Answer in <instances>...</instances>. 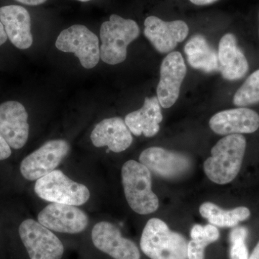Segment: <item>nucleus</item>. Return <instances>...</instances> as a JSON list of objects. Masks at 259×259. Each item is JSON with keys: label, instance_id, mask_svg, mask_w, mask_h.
<instances>
[{"label": "nucleus", "instance_id": "c756f323", "mask_svg": "<svg viewBox=\"0 0 259 259\" xmlns=\"http://www.w3.org/2000/svg\"><path fill=\"white\" fill-rule=\"evenodd\" d=\"M248 259H259V242L256 246L255 247L254 249H253L251 255H250Z\"/></svg>", "mask_w": 259, "mask_h": 259}, {"label": "nucleus", "instance_id": "7c9ffc66", "mask_svg": "<svg viewBox=\"0 0 259 259\" xmlns=\"http://www.w3.org/2000/svg\"><path fill=\"white\" fill-rule=\"evenodd\" d=\"M78 1L83 2V3H86V2L90 1V0H78Z\"/></svg>", "mask_w": 259, "mask_h": 259}, {"label": "nucleus", "instance_id": "7ed1b4c3", "mask_svg": "<svg viewBox=\"0 0 259 259\" xmlns=\"http://www.w3.org/2000/svg\"><path fill=\"white\" fill-rule=\"evenodd\" d=\"M121 175L125 198L131 209L140 214L156 212L159 202L151 188V171L147 167L129 160L122 166Z\"/></svg>", "mask_w": 259, "mask_h": 259}, {"label": "nucleus", "instance_id": "b1692460", "mask_svg": "<svg viewBox=\"0 0 259 259\" xmlns=\"http://www.w3.org/2000/svg\"><path fill=\"white\" fill-rule=\"evenodd\" d=\"M231 259H248V250L245 241H238L231 243L230 250Z\"/></svg>", "mask_w": 259, "mask_h": 259}, {"label": "nucleus", "instance_id": "6e6552de", "mask_svg": "<svg viewBox=\"0 0 259 259\" xmlns=\"http://www.w3.org/2000/svg\"><path fill=\"white\" fill-rule=\"evenodd\" d=\"M64 140H51L26 156L20 163V172L27 180H37L56 170L69 153Z\"/></svg>", "mask_w": 259, "mask_h": 259}, {"label": "nucleus", "instance_id": "423d86ee", "mask_svg": "<svg viewBox=\"0 0 259 259\" xmlns=\"http://www.w3.org/2000/svg\"><path fill=\"white\" fill-rule=\"evenodd\" d=\"M56 47L63 52L74 54L85 69L95 67L100 59L98 37L84 25H74L61 31Z\"/></svg>", "mask_w": 259, "mask_h": 259}, {"label": "nucleus", "instance_id": "f8f14e48", "mask_svg": "<svg viewBox=\"0 0 259 259\" xmlns=\"http://www.w3.org/2000/svg\"><path fill=\"white\" fill-rule=\"evenodd\" d=\"M92 240L97 249L114 259H140L141 254L134 241L123 238L120 230L112 223H97L92 231Z\"/></svg>", "mask_w": 259, "mask_h": 259}, {"label": "nucleus", "instance_id": "5701e85b", "mask_svg": "<svg viewBox=\"0 0 259 259\" xmlns=\"http://www.w3.org/2000/svg\"><path fill=\"white\" fill-rule=\"evenodd\" d=\"M259 102V69L248 76L233 97V104L245 107Z\"/></svg>", "mask_w": 259, "mask_h": 259}, {"label": "nucleus", "instance_id": "f3484780", "mask_svg": "<svg viewBox=\"0 0 259 259\" xmlns=\"http://www.w3.org/2000/svg\"><path fill=\"white\" fill-rule=\"evenodd\" d=\"M91 141L97 148L107 146L112 152L120 153L131 146L134 139L125 120L115 117L99 122L92 132Z\"/></svg>", "mask_w": 259, "mask_h": 259}, {"label": "nucleus", "instance_id": "c85d7f7f", "mask_svg": "<svg viewBox=\"0 0 259 259\" xmlns=\"http://www.w3.org/2000/svg\"><path fill=\"white\" fill-rule=\"evenodd\" d=\"M190 1L196 5H207L212 4L218 0H190Z\"/></svg>", "mask_w": 259, "mask_h": 259}, {"label": "nucleus", "instance_id": "a211bd4d", "mask_svg": "<svg viewBox=\"0 0 259 259\" xmlns=\"http://www.w3.org/2000/svg\"><path fill=\"white\" fill-rule=\"evenodd\" d=\"M219 71L225 79L235 81L244 77L249 69L248 60L237 44L233 34L223 35L218 47Z\"/></svg>", "mask_w": 259, "mask_h": 259}, {"label": "nucleus", "instance_id": "f03ea898", "mask_svg": "<svg viewBox=\"0 0 259 259\" xmlns=\"http://www.w3.org/2000/svg\"><path fill=\"white\" fill-rule=\"evenodd\" d=\"M140 245L151 259H188V241L158 218H152L146 223Z\"/></svg>", "mask_w": 259, "mask_h": 259}, {"label": "nucleus", "instance_id": "9b49d317", "mask_svg": "<svg viewBox=\"0 0 259 259\" xmlns=\"http://www.w3.org/2000/svg\"><path fill=\"white\" fill-rule=\"evenodd\" d=\"M139 161L150 171L166 179L184 176L192 166V161L188 156L160 147L144 150L140 155Z\"/></svg>", "mask_w": 259, "mask_h": 259}, {"label": "nucleus", "instance_id": "39448f33", "mask_svg": "<svg viewBox=\"0 0 259 259\" xmlns=\"http://www.w3.org/2000/svg\"><path fill=\"white\" fill-rule=\"evenodd\" d=\"M34 190L40 198L54 203L80 206L90 197L86 186L71 180L58 169L37 180Z\"/></svg>", "mask_w": 259, "mask_h": 259}, {"label": "nucleus", "instance_id": "6ab92c4d", "mask_svg": "<svg viewBox=\"0 0 259 259\" xmlns=\"http://www.w3.org/2000/svg\"><path fill=\"white\" fill-rule=\"evenodd\" d=\"M162 120L161 105L157 97H146L144 105L140 110L126 115L125 122L134 136L144 135L146 137L150 138L158 134Z\"/></svg>", "mask_w": 259, "mask_h": 259}, {"label": "nucleus", "instance_id": "aec40b11", "mask_svg": "<svg viewBox=\"0 0 259 259\" xmlns=\"http://www.w3.org/2000/svg\"><path fill=\"white\" fill-rule=\"evenodd\" d=\"M185 52L189 64L194 69L205 73L219 71L218 53L202 35L191 37L186 44Z\"/></svg>", "mask_w": 259, "mask_h": 259}, {"label": "nucleus", "instance_id": "2eb2a0df", "mask_svg": "<svg viewBox=\"0 0 259 259\" xmlns=\"http://www.w3.org/2000/svg\"><path fill=\"white\" fill-rule=\"evenodd\" d=\"M209 125L221 136L252 134L259 128V115L246 107L223 110L211 117Z\"/></svg>", "mask_w": 259, "mask_h": 259}, {"label": "nucleus", "instance_id": "393cba45", "mask_svg": "<svg viewBox=\"0 0 259 259\" xmlns=\"http://www.w3.org/2000/svg\"><path fill=\"white\" fill-rule=\"evenodd\" d=\"M248 236V231L244 227H237L231 231L230 235L231 243L238 241H245Z\"/></svg>", "mask_w": 259, "mask_h": 259}, {"label": "nucleus", "instance_id": "ddd939ff", "mask_svg": "<svg viewBox=\"0 0 259 259\" xmlns=\"http://www.w3.org/2000/svg\"><path fill=\"white\" fill-rule=\"evenodd\" d=\"M144 26L145 36L161 54L171 53L189 34L188 25L182 20L166 22L149 16L145 20Z\"/></svg>", "mask_w": 259, "mask_h": 259}, {"label": "nucleus", "instance_id": "4468645a", "mask_svg": "<svg viewBox=\"0 0 259 259\" xmlns=\"http://www.w3.org/2000/svg\"><path fill=\"white\" fill-rule=\"evenodd\" d=\"M28 114L20 102L8 101L0 105V134L10 147L20 149L29 136Z\"/></svg>", "mask_w": 259, "mask_h": 259}, {"label": "nucleus", "instance_id": "f257e3e1", "mask_svg": "<svg viewBox=\"0 0 259 259\" xmlns=\"http://www.w3.org/2000/svg\"><path fill=\"white\" fill-rule=\"evenodd\" d=\"M245 148L246 140L241 134L229 135L220 140L204 162V173L218 185L230 183L241 170Z\"/></svg>", "mask_w": 259, "mask_h": 259}, {"label": "nucleus", "instance_id": "dca6fc26", "mask_svg": "<svg viewBox=\"0 0 259 259\" xmlns=\"http://www.w3.org/2000/svg\"><path fill=\"white\" fill-rule=\"evenodd\" d=\"M0 21L10 42L19 49L31 47V18L28 10L19 5H7L0 8Z\"/></svg>", "mask_w": 259, "mask_h": 259}, {"label": "nucleus", "instance_id": "9d476101", "mask_svg": "<svg viewBox=\"0 0 259 259\" xmlns=\"http://www.w3.org/2000/svg\"><path fill=\"white\" fill-rule=\"evenodd\" d=\"M187 74V67L180 52L175 51L162 61L160 81L157 87V98L163 108L175 105L180 96V88Z\"/></svg>", "mask_w": 259, "mask_h": 259}, {"label": "nucleus", "instance_id": "20e7f679", "mask_svg": "<svg viewBox=\"0 0 259 259\" xmlns=\"http://www.w3.org/2000/svg\"><path fill=\"white\" fill-rule=\"evenodd\" d=\"M140 35L137 23L117 15H112L100 28V59L107 64H120L127 57V49Z\"/></svg>", "mask_w": 259, "mask_h": 259}, {"label": "nucleus", "instance_id": "0eeeda50", "mask_svg": "<svg viewBox=\"0 0 259 259\" xmlns=\"http://www.w3.org/2000/svg\"><path fill=\"white\" fill-rule=\"evenodd\" d=\"M19 234L30 259H61L64 248L62 242L40 223L32 219L24 221Z\"/></svg>", "mask_w": 259, "mask_h": 259}, {"label": "nucleus", "instance_id": "1a4fd4ad", "mask_svg": "<svg viewBox=\"0 0 259 259\" xmlns=\"http://www.w3.org/2000/svg\"><path fill=\"white\" fill-rule=\"evenodd\" d=\"M37 221L51 231L77 234L88 228V214L76 206L51 202L37 215Z\"/></svg>", "mask_w": 259, "mask_h": 259}, {"label": "nucleus", "instance_id": "cd10ccee", "mask_svg": "<svg viewBox=\"0 0 259 259\" xmlns=\"http://www.w3.org/2000/svg\"><path fill=\"white\" fill-rule=\"evenodd\" d=\"M8 38V35H7L6 32H5L4 26L0 21V47L7 41Z\"/></svg>", "mask_w": 259, "mask_h": 259}, {"label": "nucleus", "instance_id": "4be33fe9", "mask_svg": "<svg viewBox=\"0 0 259 259\" xmlns=\"http://www.w3.org/2000/svg\"><path fill=\"white\" fill-rule=\"evenodd\" d=\"M219 231L213 225L198 228L188 243V259H204V250L207 245L218 241Z\"/></svg>", "mask_w": 259, "mask_h": 259}, {"label": "nucleus", "instance_id": "a878e982", "mask_svg": "<svg viewBox=\"0 0 259 259\" xmlns=\"http://www.w3.org/2000/svg\"><path fill=\"white\" fill-rule=\"evenodd\" d=\"M11 147L0 134V161L7 159L11 156Z\"/></svg>", "mask_w": 259, "mask_h": 259}, {"label": "nucleus", "instance_id": "bb28decb", "mask_svg": "<svg viewBox=\"0 0 259 259\" xmlns=\"http://www.w3.org/2000/svg\"><path fill=\"white\" fill-rule=\"evenodd\" d=\"M22 4L30 5V6H37L45 3L47 0H15Z\"/></svg>", "mask_w": 259, "mask_h": 259}, {"label": "nucleus", "instance_id": "412c9836", "mask_svg": "<svg viewBox=\"0 0 259 259\" xmlns=\"http://www.w3.org/2000/svg\"><path fill=\"white\" fill-rule=\"evenodd\" d=\"M202 217L208 220L209 223L221 228H233L241 221L250 217L249 209L245 207H237L231 210H224L212 202H204L199 207Z\"/></svg>", "mask_w": 259, "mask_h": 259}]
</instances>
